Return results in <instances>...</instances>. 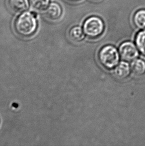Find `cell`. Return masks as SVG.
I'll return each instance as SVG.
<instances>
[{
  "label": "cell",
  "instance_id": "obj_1",
  "mask_svg": "<svg viewBox=\"0 0 145 146\" xmlns=\"http://www.w3.org/2000/svg\"><path fill=\"white\" fill-rule=\"evenodd\" d=\"M36 17L37 15L35 12H25L21 14L14 24L16 34L24 38L32 36L37 29Z\"/></svg>",
  "mask_w": 145,
  "mask_h": 146
},
{
  "label": "cell",
  "instance_id": "obj_2",
  "mask_svg": "<svg viewBox=\"0 0 145 146\" xmlns=\"http://www.w3.org/2000/svg\"><path fill=\"white\" fill-rule=\"evenodd\" d=\"M98 60L107 69L114 68L119 61V54L117 49L111 45L104 46L98 52Z\"/></svg>",
  "mask_w": 145,
  "mask_h": 146
},
{
  "label": "cell",
  "instance_id": "obj_3",
  "mask_svg": "<svg viewBox=\"0 0 145 146\" xmlns=\"http://www.w3.org/2000/svg\"><path fill=\"white\" fill-rule=\"evenodd\" d=\"M104 30L103 22L98 17H90L87 19L83 25L84 34L88 38H96L102 35Z\"/></svg>",
  "mask_w": 145,
  "mask_h": 146
},
{
  "label": "cell",
  "instance_id": "obj_4",
  "mask_svg": "<svg viewBox=\"0 0 145 146\" xmlns=\"http://www.w3.org/2000/svg\"><path fill=\"white\" fill-rule=\"evenodd\" d=\"M119 51L121 57L125 61H133L139 55L137 48L131 42H123L120 46Z\"/></svg>",
  "mask_w": 145,
  "mask_h": 146
},
{
  "label": "cell",
  "instance_id": "obj_5",
  "mask_svg": "<svg viewBox=\"0 0 145 146\" xmlns=\"http://www.w3.org/2000/svg\"><path fill=\"white\" fill-rule=\"evenodd\" d=\"M62 10L61 6L57 3L53 2L49 5L45 11V16L49 20L56 21L61 17Z\"/></svg>",
  "mask_w": 145,
  "mask_h": 146
},
{
  "label": "cell",
  "instance_id": "obj_6",
  "mask_svg": "<svg viewBox=\"0 0 145 146\" xmlns=\"http://www.w3.org/2000/svg\"><path fill=\"white\" fill-rule=\"evenodd\" d=\"M131 71V67L126 62H121L118 64L113 70L114 75L117 78L125 79L129 76Z\"/></svg>",
  "mask_w": 145,
  "mask_h": 146
},
{
  "label": "cell",
  "instance_id": "obj_7",
  "mask_svg": "<svg viewBox=\"0 0 145 146\" xmlns=\"http://www.w3.org/2000/svg\"><path fill=\"white\" fill-rule=\"evenodd\" d=\"M10 9L16 14H20L25 12L29 7L28 0H9Z\"/></svg>",
  "mask_w": 145,
  "mask_h": 146
},
{
  "label": "cell",
  "instance_id": "obj_8",
  "mask_svg": "<svg viewBox=\"0 0 145 146\" xmlns=\"http://www.w3.org/2000/svg\"><path fill=\"white\" fill-rule=\"evenodd\" d=\"M130 67L132 73L136 76H141L145 73V62L142 59L134 60Z\"/></svg>",
  "mask_w": 145,
  "mask_h": 146
},
{
  "label": "cell",
  "instance_id": "obj_9",
  "mask_svg": "<svg viewBox=\"0 0 145 146\" xmlns=\"http://www.w3.org/2000/svg\"><path fill=\"white\" fill-rule=\"evenodd\" d=\"M133 23L138 29L145 30V10H139L134 14Z\"/></svg>",
  "mask_w": 145,
  "mask_h": 146
},
{
  "label": "cell",
  "instance_id": "obj_10",
  "mask_svg": "<svg viewBox=\"0 0 145 146\" xmlns=\"http://www.w3.org/2000/svg\"><path fill=\"white\" fill-rule=\"evenodd\" d=\"M84 30L80 27L74 26L69 32V36L72 41L74 42H80L84 40Z\"/></svg>",
  "mask_w": 145,
  "mask_h": 146
},
{
  "label": "cell",
  "instance_id": "obj_11",
  "mask_svg": "<svg viewBox=\"0 0 145 146\" xmlns=\"http://www.w3.org/2000/svg\"><path fill=\"white\" fill-rule=\"evenodd\" d=\"M135 42L138 49L145 56V30L140 32L137 35Z\"/></svg>",
  "mask_w": 145,
  "mask_h": 146
},
{
  "label": "cell",
  "instance_id": "obj_12",
  "mask_svg": "<svg viewBox=\"0 0 145 146\" xmlns=\"http://www.w3.org/2000/svg\"><path fill=\"white\" fill-rule=\"evenodd\" d=\"M50 0H30L32 6L36 10L42 11L48 6Z\"/></svg>",
  "mask_w": 145,
  "mask_h": 146
},
{
  "label": "cell",
  "instance_id": "obj_13",
  "mask_svg": "<svg viewBox=\"0 0 145 146\" xmlns=\"http://www.w3.org/2000/svg\"><path fill=\"white\" fill-rule=\"evenodd\" d=\"M70 1H79V0H70Z\"/></svg>",
  "mask_w": 145,
  "mask_h": 146
}]
</instances>
